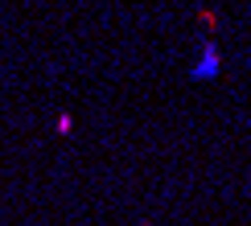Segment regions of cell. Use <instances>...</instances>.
<instances>
[{
  "mask_svg": "<svg viewBox=\"0 0 251 226\" xmlns=\"http://www.w3.org/2000/svg\"><path fill=\"white\" fill-rule=\"evenodd\" d=\"M218 66H223V62H218V45L202 41V45H198V58H194V70H190V74H194V78H214Z\"/></svg>",
  "mask_w": 251,
  "mask_h": 226,
  "instance_id": "cell-1",
  "label": "cell"
}]
</instances>
